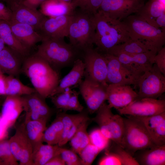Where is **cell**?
I'll return each instance as SVG.
<instances>
[{
  "label": "cell",
  "mask_w": 165,
  "mask_h": 165,
  "mask_svg": "<svg viewBox=\"0 0 165 165\" xmlns=\"http://www.w3.org/2000/svg\"><path fill=\"white\" fill-rule=\"evenodd\" d=\"M21 71L28 78L36 92L45 99L51 97L61 80L59 72L35 54L24 58Z\"/></svg>",
  "instance_id": "1"
},
{
  "label": "cell",
  "mask_w": 165,
  "mask_h": 165,
  "mask_svg": "<svg viewBox=\"0 0 165 165\" xmlns=\"http://www.w3.org/2000/svg\"><path fill=\"white\" fill-rule=\"evenodd\" d=\"M96 25L94 44L102 54H108L116 45L130 39L127 27L122 21L111 19L97 12L94 15Z\"/></svg>",
  "instance_id": "2"
},
{
  "label": "cell",
  "mask_w": 165,
  "mask_h": 165,
  "mask_svg": "<svg viewBox=\"0 0 165 165\" xmlns=\"http://www.w3.org/2000/svg\"><path fill=\"white\" fill-rule=\"evenodd\" d=\"M35 54L59 72L62 68L73 65L78 59H82L83 56V53L66 42L64 38L43 39Z\"/></svg>",
  "instance_id": "3"
},
{
  "label": "cell",
  "mask_w": 165,
  "mask_h": 165,
  "mask_svg": "<svg viewBox=\"0 0 165 165\" xmlns=\"http://www.w3.org/2000/svg\"><path fill=\"white\" fill-rule=\"evenodd\" d=\"M127 27L130 38L145 45L156 53L165 42V30L153 26L135 13L122 20Z\"/></svg>",
  "instance_id": "4"
},
{
  "label": "cell",
  "mask_w": 165,
  "mask_h": 165,
  "mask_svg": "<svg viewBox=\"0 0 165 165\" xmlns=\"http://www.w3.org/2000/svg\"><path fill=\"white\" fill-rule=\"evenodd\" d=\"M96 25L94 15L75 9L69 24V43L83 53L93 47Z\"/></svg>",
  "instance_id": "5"
},
{
  "label": "cell",
  "mask_w": 165,
  "mask_h": 165,
  "mask_svg": "<svg viewBox=\"0 0 165 165\" xmlns=\"http://www.w3.org/2000/svg\"><path fill=\"white\" fill-rule=\"evenodd\" d=\"M124 130L121 147L133 157L137 151L156 146L142 121L134 116L123 118Z\"/></svg>",
  "instance_id": "6"
},
{
  "label": "cell",
  "mask_w": 165,
  "mask_h": 165,
  "mask_svg": "<svg viewBox=\"0 0 165 165\" xmlns=\"http://www.w3.org/2000/svg\"><path fill=\"white\" fill-rule=\"evenodd\" d=\"M93 120L99 126L103 134L107 138L121 146L124 130L123 118L114 114L105 102L96 112Z\"/></svg>",
  "instance_id": "7"
},
{
  "label": "cell",
  "mask_w": 165,
  "mask_h": 165,
  "mask_svg": "<svg viewBox=\"0 0 165 165\" xmlns=\"http://www.w3.org/2000/svg\"><path fill=\"white\" fill-rule=\"evenodd\" d=\"M138 99H157L165 92V77L154 64L151 69L144 72L137 84Z\"/></svg>",
  "instance_id": "8"
},
{
  "label": "cell",
  "mask_w": 165,
  "mask_h": 165,
  "mask_svg": "<svg viewBox=\"0 0 165 165\" xmlns=\"http://www.w3.org/2000/svg\"><path fill=\"white\" fill-rule=\"evenodd\" d=\"M145 0H103L98 12L108 18L122 21L137 13Z\"/></svg>",
  "instance_id": "9"
},
{
  "label": "cell",
  "mask_w": 165,
  "mask_h": 165,
  "mask_svg": "<svg viewBox=\"0 0 165 165\" xmlns=\"http://www.w3.org/2000/svg\"><path fill=\"white\" fill-rule=\"evenodd\" d=\"M103 54L107 62L108 84L137 86L139 76L122 63L116 56L108 54Z\"/></svg>",
  "instance_id": "10"
},
{
  "label": "cell",
  "mask_w": 165,
  "mask_h": 165,
  "mask_svg": "<svg viewBox=\"0 0 165 165\" xmlns=\"http://www.w3.org/2000/svg\"><path fill=\"white\" fill-rule=\"evenodd\" d=\"M79 84V93L87 106V111L91 114L96 112L107 99L106 88L87 76Z\"/></svg>",
  "instance_id": "11"
},
{
  "label": "cell",
  "mask_w": 165,
  "mask_h": 165,
  "mask_svg": "<svg viewBox=\"0 0 165 165\" xmlns=\"http://www.w3.org/2000/svg\"><path fill=\"white\" fill-rule=\"evenodd\" d=\"M82 60L85 66L84 76L107 86V64L103 55L93 47L84 52Z\"/></svg>",
  "instance_id": "12"
},
{
  "label": "cell",
  "mask_w": 165,
  "mask_h": 165,
  "mask_svg": "<svg viewBox=\"0 0 165 165\" xmlns=\"http://www.w3.org/2000/svg\"><path fill=\"white\" fill-rule=\"evenodd\" d=\"M117 110L121 115L138 117L150 116L165 112V101L142 98L135 100L127 106Z\"/></svg>",
  "instance_id": "13"
},
{
  "label": "cell",
  "mask_w": 165,
  "mask_h": 165,
  "mask_svg": "<svg viewBox=\"0 0 165 165\" xmlns=\"http://www.w3.org/2000/svg\"><path fill=\"white\" fill-rule=\"evenodd\" d=\"M9 140L12 152L20 165H33L32 146L22 125L17 127Z\"/></svg>",
  "instance_id": "14"
},
{
  "label": "cell",
  "mask_w": 165,
  "mask_h": 165,
  "mask_svg": "<svg viewBox=\"0 0 165 165\" xmlns=\"http://www.w3.org/2000/svg\"><path fill=\"white\" fill-rule=\"evenodd\" d=\"M24 120H45L47 121L51 113L45 99L37 92L21 97Z\"/></svg>",
  "instance_id": "15"
},
{
  "label": "cell",
  "mask_w": 165,
  "mask_h": 165,
  "mask_svg": "<svg viewBox=\"0 0 165 165\" xmlns=\"http://www.w3.org/2000/svg\"><path fill=\"white\" fill-rule=\"evenodd\" d=\"M106 93L108 106L116 110L127 106L138 98L137 93L128 85L108 84Z\"/></svg>",
  "instance_id": "16"
},
{
  "label": "cell",
  "mask_w": 165,
  "mask_h": 165,
  "mask_svg": "<svg viewBox=\"0 0 165 165\" xmlns=\"http://www.w3.org/2000/svg\"><path fill=\"white\" fill-rule=\"evenodd\" d=\"M72 16L46 17L38 32L41 35L43 39L64 38L65 37L68 36Z\"/></svg>",
  "instance_id": "17"
},
{
  "label": "cell",
  "mask_w": 165,
  "mask_h": 165,
  "mask_svg": "<svg viewBox=\"0 0 165 165\" xmlns=\"http://www.w3.org/2000/svg\"><path fill=\"white\" fill-rule=\"evenodd\" d=\"M156 54L150 51L134 54L120 53L114 56L122 63L140 77L144 72L151 69L154 64V57Z\"/></svg>",
  "instance_id": "18"
},
{
  "label": "cell",
  "mask_w": 165,
  "mask_h": 165,
  "mask_svg": "<svg viewBox=\"0 0 165 165\" xmlns=\"http://www.w3.org/2000/svg\"><path fill=\"white\" fill-rule=\"evenodd\" d=\"M9 8L12 12L11 20L31 25L38 32L46 17L37 9L30 8L20 3L13 4Z\"/></svg>",
  "instance_id": "19"
},
{
  "label": "cell",
  "mask_w": 165,
  "mask_h": 165,
  "mask_svg": "<svg viewBox=\"0 0 165 165\" xmlns=\"http://www.w3.org/2000/svg\"><path fill=\"white\" fill-rule=\"evenodd\" d=\"M136 117L143 123L156 145H165V112L150 116Z\"/></svg>",
  "instance_id": "20"
},
{
  "label": "cell",
  "mask_w": 165,
  "mask_h": 165,
  "mask_svg": "<svg viewBox=\"0 0 165 165\" xmlns=\"http://www.w3.org/2000/svg\"><path fill=\"white\" fill-rule=\"evenodd\" d=\"M113 142L107 148L104 156L99 160V165H139L134 158L121 146Z\"/></svg>",
  "instance_id": "21"
},
{
  "label": "cell",
  "mask_w": 165,
  "mask_h": 165,
  "mask_svg": "<svg viewBox=\"0 0 165 165\" xmlns=\"http://www.w3.org/2000/svg\"><path fill=\"white\" fill-rule=\"evenodd\" d=\"M22 96H7L2 104L1 118L8 128L15 123L24 111Z\"/></svg>",
  "instance_id": "22"
},
{
  "label": "cell",
  "mask_w": 165,
  "mask_h": 165,
  "mask_svg": "<svg viewBox=\"0 0 165 165\" xmlns=\"http://www.w3.org/2000/svg\"><path fill=\"white\" fill-rule=\"evenodd\" d=\"M8 22L16 38L29 49L43 39L41 35L31 25L12 20Z\"/></svg>",
  "instance_id": "23"
},
{
  "label": "cell",
  "mask_w": 165,
  "mask_h": 165,
  "mask_svg": "<svg viewBox=\"0 0 165 165\" xmlns=\"http://www.w3.org/2000/svg\"><path fill=\"white\" fill-rule=\"evenodd\" d=\"M24 58L8 46L0 52V69L9 75L16 76L21 70Z\"/></svg>",
  "instance_id": "24"
},
{
  "label": "cell",
  "mask_w": 165,
  "mask_h": 165,
  "mask_svg": "<svg viewBox=\"0 0 165 165\" xmlns=\"http://www.w3.org/2000/svg\"><path fill=\"white\" fill-rule=\"evenodd\" d=\"M85 71V66L82 60L78 59L74 62L70 71L60 80L50 97L63 92L67 88L79 86L84 76Z\"/></svg>",
  "instance_id": "25"
},
{
  "label": "cell",
  "mask_w": 165,
  "mask_h": 165,
  "mask_svg": "<svg viewBox=\"0 0 165 165\" xmlns=\"http://www.w3.org/2000/svg\"><path fill=\"white\" fill-rule=\"evenodd\" d=\"M133 157L139 165H164L165 145L138 150Z\"/></svg>",
  "instance_id": "26"
},
{
  "label": "cell",
  "mask_w": 165,
  "mask_h": 165,
  "mask_svg": "<svg viewBox=\"0 0 165 165\" xmlns=\"http://www.w3.org/2000/svg\"><path fill=\"white\" fill-rule=\"evenodd\" d=\"M40 7L39 11L49 17L72 15L75 10L71 2H66L61 0H47Z\"/></svg>",
  "instance_id": "27"
},
{
  "label": "cell",
  "mask_w": 165,
  "mask_h": 165,
  "mask_svg": "<svg viewBox=\"0 0 165 165\" xmlns=\"http://www.w3.org/2000/svg\"><path fill=\"white\" fill-rule=\"evenodd\" d=\"M46 123L45 120H24L21 124L32 146L33 152L43 143V134L47 128Z\"/></svg>",
  "instance_id": "28"
},
{
  "label": "cell",
  "mask_w": 165,
  "mask_h": 165,
  "mask_svg": "<svg viewBox=\"0 0 165 165\" xmlns=\"http://www.w3.org/2000/svg\"><path fill=\"white\" fill-rule=\"evenodd\" d=\"M0 37L5 44L23 57L28 56L29 49L16 38L8 22L0 20Z\"/></svg>",
  "instance_id": "29"
},
{
  "label": "cell",
  "mask_w": 165,
  "mask_h": 165,
  "mask_svg": "<svg viewBox=\"0 0 165 165\" xmlns=\"http://www.w3.org/2000/svg\"><path fill=\"white\" fill-rule=\"evenodd\" d=\"M165 12V6L159 0H148L136 14L150 24L156 27V20Z\"/></svg>",
  "instance_id": "30"
},
{
  "label": "cell",
  "mask_w": 165,
  "mask_h": 165,
  "mask_svg": "<svg viewBox=\"0 0 165 165\" xmlns=\"http://www.w3.org/2000/svg\"><path fill=\"white\" fill-rule=\"evenodd\" d=\"M61 148L57 145H44L42 143L33 152V165H45L53 157L60 154Z\"/></svg>",
  "instance_id": "31"
},
{
  "label": "cell",
  "mask_w": 165,
  "mask_h": 165,
  "mask_svg": "<svg viewBox=\"0 0 165 165\" xmlns=\"http://www.w3.org/2000/svg\"><path fill=\"white\" fill-rule=\"evenodd\" d=\"M150 51H151L141 42L130 38L124 43L114 46L109 50L108 54L113 55L120 53L134 54Z\"/></svg>",
  "instance_id": "32"
},
{
  "label": "cell",
  "mask_w": 165,
  "mask_h": 165,
  "mask_svg": "<svg viewBox=\"0 0 165 165\" xmlns=\"http://www.w3.org/2000/svg\"><path fill=\"white\" fill-rule=\"evenodd\" d=\"M89 120L87 117L82 122L69 141L72 150L79 155L81 151L90 143L89 134L87 131Z\"/></svg>",
  "instance_id": "33"
},
{
  "label": "cell",
  "mask_w": 165,
  "mask_h": 165,
  "mask_svg": "<svg viewBox=\"0 0 165 165\" xmlns=\"http://www.w3.org/2000/svg\"><path fill=\"white\" fill-rule=\"evenodd\" d=\"M6 96H22L36 92L34 88L24 84L14 76L9 75L6 77Z\"/></svg>",
  "instance_id": "34"
},
{
  "label": "cell",
  "mask_w": 165,
  "mask_h": 165,
  "mask_svg": "<svg viewBox=\"0 0 165 165\" xmlns=\"http://www.w3.org/2000/svg\"><path fill=\"white\" fill-rule=\"evenodd\" d=\"M63 130V124L59 115L44 131L43 142L50 145H58L61 139Z\"/></svg>",
  "instance_id": "35"
},
{
  "label": "cell",
  "mask_w": 165,
  "mask_h": 165,
  "mask_svg": "<svg viewBox=\"0 0 165 165\" xmlns=\"http://www.w3.org/2000/svg\"><path fill=\"white\" fill-rule=\"evenodd\" d=\"M103 0H72L71 2L75 9L94 16L97 12Z\"/></svg>",
  "instance_id": "36"
},
{
  "label": "cell",
  "mask_w": 165,
  "mask_h": 165,
  "mask_svg": "<svg viewBox=\"0 0 165 165\" xmlns=\"http://www.w3.org/2000/svg\"><path fill=\"white\" fill-rule=\"evenodd\" d=\"M18 162L12 152L9 140L0 141V165H18Z\"/></svg>",
  "instance_id": "37"
},
{
  "label": "cell",
  "mask_w": 165,
  "mask_h": 165,
  "mask_svg": "<svg viewBox=\"0 0 165 165\" xmlns=\"http://www.w3.org/2000/svg\"><path fill=\"white\" fill-rule=\"evenodd\" d=\"M80 112L76 114L62 113L60 114L63 124V130L61 139L58 145L62 147L66 144V140L68 134L73 124L79 117Z\"/></svg>",
  "instance_id": "38"
},
{
  "label": "cell",
  "mask_w": 165,
  "mask_h": 165,
  "mask_svg": "<svg viewBox=\"0 0 165 165\" xmlns=\"http://www.w3.org/2000/svg\"><path fill=\"white\" fill-rule=\"evenodd\" d=\"M89 135L90 143L101 151L108 147L110 140L103 134L99 128L92 130Z\"/></svg>",
  "instance_id": "39"
},
{
  "label": "cell",
  "mask_w": 165,
  "mask_h": 165,
  "mask_svg": "<svg viewBox=\"0 0 165 165\" xmlns=\"http://www.w3.org/2000/svg\"><path fill=\"white\" fill-rule=\"evenodd\" d=\"M101 151V150L90 143L88 144L79 154L83 165L91 164Z\"/></svg>",
  "instance_id": "40"
},
{
  "label": "cell",
  "mask_w": 165,
  "mask_h": 165,
  "mask_svg": "<svg viewBox=\"0 0 165 165\" xmlns=\"http://www.w3.org/2000/svg\"><path fill=\"white\" fill-rule=\"evenodd\" d=\"M72 88H68L63 92L50 97L52 103L57 109L65 110L70 97L72 94Z\"/></svg>",
  "instance_id": "41"
},
{
  "label": "cell",
  "mask_w": 165,
  "mask_h": 165,
  "mask_svg": "<svg viewBox=\"0 0 165 165\" xmlns=\"http://www.w3.org/2000/svg\"><path fill=\"white\" fill-rule=\"evenodd\" d=\"M60 155L65 165H83L82 162L76 153L73 150L61 148Z\"/></svg>",
  "instance_id": "42"
},
{
  "label": "cell",
  "mask_w": 165,
  "mask_h": 165,
  "mask_svg": "<svg viewBox=\"0 0 165 165\" xmlns=\"http://www.w3.org/2000/svg\"><path fill=\"white\" fill-rule=\"evenodd\" d=\"M79 94V92L73 90L65 111L74 110L80 112L83 111L84 107L80 104L79 100L78 97Z\"/></svg>",
  "instance_id": "43"
},
{
  "label": "cell",
  "mask_w": 165,
  "mask_h": 165,
  "mask_svg": "<svg viewBox=\"0 0 165 165\" xmlns=\"http://www.w3.org/2000/svg\"><path fill=\"white\" fill-rule=\"evenodd\" d=\"M154 64L157 66L160 72L165 75V48L163 47L154 57Z\"/></svg>",
  "instance_id": "44"
},
{
  "label": "cell",
  "mask_w": 165,
  "mask_h": 165,
  "mask_svg": "<svg viewBox=\"0 0 165 165\" xmlns=\"http://www.w3.org/2000/svg\"><path fill=\"white\" fill-rule=\"evenodd\" d=\"M12 12L4 3L0 2V20L9 22L11 19Z\"/></svg>",
  "instance_id": "45"
},
{
  "label": "cell",
  "mask_w": 165,
  "mask_h": 165,
  "mask_svg": "<svg viewBox=\"0 0 165 165\" xmlns=\"http://www.w3.org/2000/svg\"><path fill=\"white\" fill-rule=\"evenodd\" d=\"M47 0H20L19 3L30 8L37 9L44 2Z\"/></svg>",
  "instance_id": "46"
},
{
  "label": "cell",
  "mask_w": 165,
  "mask_h": 165,
  "mask_svg": "<svg viewBox=\"0 0 165 165\" xmlns=\"http://www.w3.org/2000/svg\"><path fill=\"white\" fill-rule=\"evenodd\" d=\"M65 163L60 154L57 155L48 162L45 165H65Z\"/></svg>",
  "instance_id": "47"
},
{
  "label": "cell",
  "mask_w": 165,
  "mask_h": 165,
  "mask_svg": "<svg viewBox=\"0 0 165 165\" xmlns=\"http://www.w3.org/2000/svg\"><path fill=\"white\" fill-rule=\"evenodd\" d=\"M6 77L0 74V96L6 95Z\"/></svg>",
  "instance_id": "48"
},
{
  "label": "cell",
  "mask_w": 165,
  "mask_h": 165,
  "mask_svg": "<svg viewBox=\"0 0 165 165\" xmlns=\"http://www.w3.org/2000/svg\"><path fill=\"white\" fill-rule=\"evenodd\" d=\"M155 26L165 30V13L158 17L156 20Z\"/></svg>",
  "instance_id": "49"
},
{
  "label": "cell",
  "mask_w": 165,
  "mask_h": 165,
  "mask_svg": "<svg viewBox=\"0 0 165 165\" xmlns=\"http://www.w3.org/2000/svg\"><path fill=\"white\" fill-rule=\"evenodd\" d=\"M7 127L4 124L0 115V141L3 140L1 137L3 136V130L6 129Z\"/></svg>",
  "instance_id": "50"
},
{
  "label": "cell",
  "mask_w": 165,
  "mask_h": 165,
  "mask_svg": "<svg viewBox=\"0 0 165 165\" xmlns=\"http://www.w3.org/2000/svg\"><path fill=\"white\" fill-rule=\"evenodd\" d=\"M5 2L9 8L12 5L15 3H19L20 0H2Z\"/></svg>",
  "instance_id": "51"
},
{
  "label": "cell",
  "mask_w": 165,
  "mask_h": 165,
  "mask_svg": "<svg viewBox=\"0 0 165 165\" xmlns=\"http://www.w3.org/2000/svg\"><path fill=\"white\" fill-rule=\"evenodd\" d=\"M5 44L2 39L0 37V52L4 48L5 46Z\"/></svg>",
  "instance_id": "52"
},
{
  "label": "cell",
  "mask_w": 165,
  "mask_h": 165,
  "mask_svg": "<svg viewBox=\"0 0 165 165\" xmlns=\"http://www.w3.org/2000/svg\"><path fill=\"white\" fill-rule=\"evenodd\" d=\"M64 2H71L72 0H61Z\"/></svg>",
  "instance_id": "53"
},
{
  "label": "cell",
  "mask_w": 165,
  "mask_h": 165,
  "mask_svg": "<svg viewBox=\"0 0 165 165\" xmlns=\"http://www.w3.org/2000/svg\"><path fill=\"white\" fill-rule=\"evenodd\" d=\"M0 74H1V73H0Z\"/></svg>",
  "instance_id": "54"
},
{
  "label": "cell",
  "mask_w": 165,
  "mask_h": 165,
  "mask_svg": "<svg viewBox=\"0 0 165 165\" xmlns=\"http://www.w3.org/2000/svg\"></svg>",
  "instance_id": "55"
},
{
  "label": "cell",
  "mask_w": 165,
  "mask_h": 165,
  "mask_svg": "<svg viewBox=\"0 0 165 165\" xmlns=\"http://www.w3.org/2000/svg\"></svg>",
  "instance_id": "56"
}]
</instances>
